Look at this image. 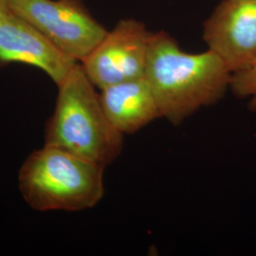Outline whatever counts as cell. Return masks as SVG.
<instances>
[{
  "label": "cell",
  "mask_w": 256,
  "mask_h": 256,
  "mask_svg": "<svg viewBox=\"0 0 256 256\" xmlns=\"http://www.w3.org/2000/svg\"><path fill=\"white\" fill-rule=\"evenodd\" d=\"M144 78L160 118L178 126L218 102L230 90L232 72L214 52H183L174 38L160 30L150 38Z\"/></svg>",
  "instance_id": "obj_1"
},
{
  "label": "cell",
  "mask_w": 256,
  "mask_h": 256,
  "mask_svg": "<svg viewBox=\"0 0 256 256\" xmlns=\"http://www.w3.org/2000/svg\"><path fill=\"white\" fill-rule=\"evenodd\" d=\"M58 86L54 112L48 122L45 144L61 148L106 167L124 148L122 134L108 119L100 93L78 63Z\"/></svg>",
  "instance_id": "obj_2"
},
{
  "label": "cell",
  "mask_w": 256,
  "mask_h": 256,
  "mask_svg": "<svg viewBox=\"0 0 256 256\" xmlns=\"http://www.w3.org/2000/svg\"><path fill=\"white\" fill-rule=\"evenodd\" d=\"M106 167L45 144L28 156L19 171V189L38 212L93 208L104 194Z\"/></svg>",
  "instance_id": "obj_3"
},
{
  "label": "cell",
  "mask_w": 256,
  "mask_h": 256,
  "mask_svg": "<svg viewBox=\"0 0 256 256\" xmlns=\"http://www.w3.org/2000/svg\"><path fill=\"white\" fill-rule=\"evenodd\" d=\"M10 9L78 63L92 54L108 32L82 0H10Z\"/></svg>",
  "instance_id": "obj_4"
},
{
  "label": "cell",
  "mask_w": 256,
  "mask_h": 256,
  "mask_svg": "<svg viewBox=\"0 0 256 256\" xmlns=\"http://www.w3.org/2000/svg\"><path fill=\"white\" fill-rule=\"evenodd\" d=\"M152 32L135 19L120 20L81 64L100 90L144 77Z\"/></svg>",
  "instance_id": "obj_5"
},
{
  "label": "cell",
  "mask_w": 256,
  "mask_h": 256,
  "mask_svg": "<svg viewBox=\"0 0 256 256\" xmlns=\"http://www.w3.org/2000/svg\"><path fill=\"white\" fill-rule=\"evenodd\" d=\"M203 40L232 74L256 61V0H223L204 23Z\"/></svg>",
  "instance_id": "obj_6"
},
{
  "label": "cell",
  "mask_w": 256,
  "mask_h": 256,
  "mask_svg": "<svg viewBox=\"0 0 256 256\" xmlns=\"http://www.w3.org/2000/svg\"><path fill=\"white\" fill-rule=\"evenodd\" d=\"M10 63L38 68L57 86L78 64L12 10L0 21V66Z\"/></svg>",
  "instance_id": "obj_7"
},
{
  "label": "cell",
  "mask_w": 256,
  "mask_h": 256,
  "mask_svg": "<svg viewBox=\"0 0 256 256\" xmlns=\"http://www.w3.org/2000/svg\"><path fill=\"white\" fill-rule=\"evenodd\" d=\"M100 97L110 122L124 135L138 132L160 118L155 96L144 77L104 88Z\"/></svg>",
  "instance_id": "obj_8"
},
{
  "label": "cell",
  "mask_w": 256,
  "mask_h": 256,
  "mask_svg": "<svg viewBox=\"0 0 256 256\" xmlns=\"http://www.w3.org/2000/svg\"><path fill=\"white\" fill-rule=\"evenodd\" d=\"M230 90L238 98L250 99V108H256V61L232 74Z\"/></svg>",
  "instance_id": "obj_9"
},
{
  "label": "cell",
  "mask_w": 256,
  "mask_h": 256,
  "mask_svg": "<svg viewBox=\"0 0 256 256\" xmlns=\"http://www.w3.org/2000/svg\"><path fill=\"white\" fill-rule=\"evenodd\" d=\"M10 12V0H0V21Z\"/></svg>",
  "instance_id": "obj_10"
}]
</instances>
